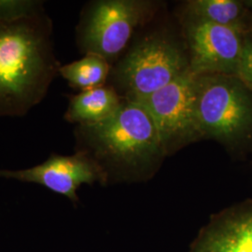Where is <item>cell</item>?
I'll list each match as a JSON object with an SVG mask.
<instances>
[{
  "label": "cell",
  "instance_id": "cell-14",
  "mask_svg": "<svg viewBox=\"0 0 252 252\" xmlns=\"http://www.w3.org/2000/svg\"><path fill=\"white\" fill-rule=\"evenodd\" d=\"M237 77L252 91V30L244 35Z\"/></svg>",
  "mask_w": 252,
  "mask_h": 252
},
{
  "label": "cell",
  "instance_id": "cell-2",
  "mask_svg": "<svg viewBox=\"0 0 252 252\" xmlns=\"http://www.w3.org/2000/svg\"><path fill=\"white\" fill-rule=\"evenodd\" d=\"M77 152L88 154L111 181L142 180L159 168L166 153L153 118L143 105L124 99L117 112L75 130Z\"/></svg>",
  "mask_w": 252,
  "mask_h": 252
},
{
  "label": "cell",
  "instance_id": "cell-12",
  "mask_svg": "<svg viewBox=\"0 0 252 252\" xmlns=\"http://www.w3.org/2000/svg\"><path fill=\"white\" fill-rule=\"evenodd\" d=\"M110 65L101 56L85 54L78 61L62 65L59 74L72 88L82 92L106 85L111 72Z\"/></svg>",
  "mask_w": 252,
  "mask_h": 252
},
{
  "label": "cell",
  "instance_id": "cell-6",
  "mask_svg": "<svg viewBox=\"0 0 252 252\" xmlns=\"http://www.w3.org/2000/svg\"><path fill=\"white\" fill-rule=\"evenodd\" d=\"M196 77L189 69L167 86L137 102L153 118L166 155L203 139L196 109Z\"/></svg>",
  "mask_w": 252,
  "mask_h": 252
},
{
  "label": "cell",
  "instance_id": "cell-3",
  "mask_svg": "<svg viewBox=\"0 0 252 252\" xmlns=\"http://www.w3.org/2000/svg\"><path fill=\"white\" fill-rule=\"evenodd\" d=\"M189 69V56L180 42L165 35H153L132 47L108 79L123 99L138 102Z\"/></svg>",
  "mask_w": 252,
  "mask_h": 252
},
{
  "label": "cell",
  "instance_id": "cell-4",
  "mask_svg": "<svg viewBox=\"0 0 252 252\" xmlns=\"http://www.w3.org/2000/svg\"><path fill=\"white\" fill-rule=\"evenodd\" d=\"M196 109L203 139L236 146L252 136V91L236 76L197 75Z\"/></svg>",
  "mask_w": 252,
  "mask_h": 252
},
{
  "label": "cell",
  "instance_id": "cell-8",
  "mask_svg": "<svg viewBox=\"0 0 252 252\" xmlns=\"http://www.w3.org/2000/svg\"><path fill=\"white\" fill-rule=\"evenodd\" d=\"M0 178L39 184L74 203L79 201L77 190L82 184L108 183L103 168L82 152L69 156L52 153L45 162L27 169H0Z\"/></svg>",
  "mask_w": 252,
  "mask_h": 252
},
{
  "label": "cell",
  "instance_id": "cell-13",
  "mask_svg": "<svg viewBox=\"0 0 252 252\" xmlns=\"http://www.w3.org/2000/svg\"><path fill=\"white\" fill-rule=\"evenodd\" d=\"M44 10L43 2L36 0H0V22H13Z\"/></svg>",
  "mask_w": 252,
  "mask_h": 252
},
{
  "label": "cell",
  "instance_id": "cell-10",
  "mask_svg": "<svg viewBox=\"0 0 252 252\" xmlns=\"http://www.w3.org/2000/svg\"><path fill=\"white\" fill-rule=\"evenodd\" d=\"M124 99L110 85L82 91L69 97L64 120L78 126H94L113 116Z\"/></svg>",
  "mask_w": 252,
  "mask_h": 252
},
{
  "label": "cell",
  "instance_id": "cell-5",
  "mask_svg": "<svg viewBox=\"0 0 252 252\" xmlns=\"http://www.w3.org/2000/svg\"><path fill=\"white\" fill-rule=\"evenodd\" d=\"M150 1L99 0L85 8L77 28L81 53L98 55L111 63L126 49L135 29L153 16Z\"/></svg>",
  "mask_w": 252,
  "mask_h": 252
},
{
  "label": "cell",
  "instance_id": "cell-15",
  "mask_svg": "<svg viewBox=\"0 0 252 252\" xmlns=\"http://www.w3.org/2000/svg\"><path fill=\"white\" fill-rule=\"evenodd\" d=\"M245 2L247 4V6L252 10V1H245Z\"/></svg>",
  "mask_w": 252,
  "mask_h": 252
},
{
  "label": "cell",
  "instance_id": "cell-9",
  "mask_svg": "<svg viewBox=\"0 0 252 252\" xmlns=\"http://www.w3.org/2000/svg\"><path fill=\"white\" fill-rule=\"evenodd\" d=\"M189 252H252V199L211 217Z\"/></svg>",
  "mask_w": 252,
  "mask_h": 252
},
{
  "label": "cell",
  "instance_id": "cell-7",
  "mask_svg": "<svg viewBox=\"0 0 252 252\" xmlns=\"http://www.w3.org/2000/svg\"><path fill=\"white\" fill-rule=\"evenodd\" d=\"M183 28L192 72L237 77L245 34L187 14Z\"/></svg>",
  "mask_w": 252,
  "mask_h": 252
},
{
  "label": "cell",
  "instance_id": "cell-1",
  "mask_svg": "<svg viewBox=\"0 0 252 252\" xmlns=\"http://www.w3.org/2000/svg\"><path fill=\"white\" fill-rule=\"evenodd\" d=\"M61 65L45 10L0 22V117H22L40 103Z\"/></svg>",
  "mask_w": 252,
  "mask_h": 252
},
{
  "label": "cell",
  "instance_id": "cell-11",
  "mask_svg": "<svg viewBox=\"0 0 252 252\" xmlns=\"http://www.w3.org/2000/svg\"><path fill=\"white\" fill-rule=\"evenodd\" d=\"M185 14L203 19L242 34L252 30V10L246 2L236 0H191Z\"/></svg>",
  "mask_w": 252,
  "mask_h": 252
}]
</instances>
